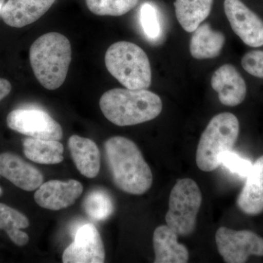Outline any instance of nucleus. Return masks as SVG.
Listing matches in <instances>:
<instances>
[{
	"instance_id": "1",
	"label": "nucleus",
	"mask_w": 263,
	"mask_h": 263,
	"mask_svg": "<svg viewBox=\"0 0 263 263\" xmlns=\"http://www.w3.org/2000/svg\"><path fill=\"white\" fill-rule=\"evenodd\" d=\"M104 148L112 179L119 190L135 195L149 190L153 183L152 170L134 142L114 136L105 141Z\"/></svg>"
},
{
	"instance_id": "2",
	"label": "nucleus",
	"mask_w": 263,
	"mask_h": 263,
	"mask_svg": "<svg viewBox=\"0 0 263 263\" xmlns=\"http://www.w3.org/2000/svg\"><path fill=\"white\" fill-rule=\"evenodd\" d=\"M100 107L105 118L120 127L153 120L162 110L159 95L146 89H113L102 95Z\"/></svg>"
},
{
	"instance_id": "3",
	"label": "nucleus",
	"mask_w": 263,
	"mask_h": 263,
	"mask_svg": "<svg viewBox=\"0 0 263 263\" xmlns=\"http://www.w3.org/2000/svg\"><path fill=\"white\" fill-rule=\"evenodd\" d=\"M72 59L70 41L58 32H48L32 43L29 61L36 79L48 90L65 82Z\"/></svg>"
},
{
	"instance_id": "4",
	"label": "nucleus",
	"mask_w": 263,
	"mask_h": 263,
	"mask_svg": "<svg viewBox=\"0 0 263 263\" xmlns=\"http://www.w3.org/2000/svg\"><path fill=\"white\" fill-rule=\"evenodd\" d=\"M107 70L129 89H147L152 84V69L146 52L127 41L112 44L105 56Z\"/></svg>"
},
{
	"instance_id": "5",
	"label": "nucleus",
	"mask_w": 263,
	"mask_h": 263,
	"mask_svg": "<svg viewBox=\"0 0 263 263\" xmlns=\"http://www.w3.org/2000/svg\"><path fill=\"white\" fill-rule=\"evenodd\" d=\"M239 130V122L234 114L226 112L213 117L197 145L198 168L204 172H211L220 166L221 156L224 152L233 150Z\"/></svg>"
},
{
	"instance_id": "6",
	"label": "nucleus",
	"mask_w": 263,
	"mask_h": 263,
	"mask_svg": "<svg viewBox=\"0 0 263 263\" xmlns=\"http://www.w3.org/2000/svg\"><path fill=\"white\" fill-rule=\"evenodd\" d=\"M202 201L201 191L194 180H178L170 194L168 211L165 215L167 226L179 236L193 234Z\"/></svg>"
},
{
	"instance_id": "7",
	"label": "nucleus",
	"mask_w": 263,
	"mask_h": 263,
	"mask_svg": "<svg viewBox=\"0 0 263 263\" xmlns=\"http://www.w3.org/2000/svg\"><path fill=\"white\" fill-rule=\"evenodd\" d=\"M218 252L224 262L243 263L251 256L263 257V238L250 230H234L221 227L216 230Z\"/></svg>"
},
{
	"instance_id": "8",
	"label": "nucleus",
	"mask_w": 263,
	"mask_h": 263,
	"mask_svg": "<svg viewBox=\"0 0 263 263\" xmlns=\"http://www.w3.org/2000/svg\"><path fill=\"white\" fill-rule=\"evenodd\" d=\"M12 130L39 139L60 141L63 136L61 125L48 113L35 108H18L7 117Z\"/></svg>"
},
{
	"instance_id": "9",
	"label": "nucleus",
	"mask_w": 263,
	"mask_h": 263,
	"mask_svg": "<svg viewBox=\"0 0 263 263\" xmlns=\"http://www.w3.org/2000/svg\"><path fill=\"white\" fill-rule=\"evenodd\" d=\"M105 259L103 240L96 227L90 223L76 230L74 241L62 254L64 263H103Z\"/></svg>"
},
{
	"instance_id": "10",
	"label": "nucleus",
	"mask_w": 263,
	"mask_h": 263,
	"mask_svg": "<svg viewBox=\"0 0 263 263\" xmlns=\"http://www.w3.org/2000/svg\"><path fill=\"white\" fill-rule=\"evenodd\" d=\"M226 15L233 32L250 47L263 46V21L240 0H224Z\"/></svg>"
},
{
	"instance_id": "11",
	"label": "nucleus",
	"mask_w": 263,
	"mask_h": 263,
	"mask_svg": "<svg viewBox=\"0 0 263 263\" xmlns=\"http://www.w3.org/2000/svg\"><path fill=\"white\" fill-rule=\"evenodd\" d=\"M82 183L76 180H51L42 183L34 193L38 205L48 210L58 211L71 206L83 193Z\"/></svg>"
},
{
	"instance_id": "12",
	"label": "nucleus",
	"mask_w": 263,
	"mask_h": 263,
	"mask_svg": "<svg viewBox=\"0 0 263 263\" xmlns=\"http://www.w3.org/2000/svg\"><path fill=\"white\" fill-rule=\"evenodd\" d=\"M0 176L25 191L37 190L43 183L39 170L12 152L0 154Z\"/></svg>"
},
{
	"instance_id": "13",
	"label": "nucleus",
	"mask_w": 263,
	"mask_h": 263,
	"mask_svg": "<svg viewBox=\"0 0 263 263\" xmlns=\"http://www.w3.org/2000/svg\"><path fill=\"white\" fill-rule=\"evenodd\" d=\"M211 84L218 93L219 101L226 106H237L247 96L245 79L234 66L229 64L221 66L214 72Z\"/></svg>"
},
{
	"instance_id": "14",
	"label": "nucleus",
	"mask_w": 263,
	"mask_h": 263,
	"mask_svg": "<svg viewBox=\"0 0 263 263\" xmlns=\"http://www.w3.org/2000/svg\"><path fill=\"white\" fill-rule=\"evenodd\" d=\"M56 0H8L0 14L7 25L22 28L37 22Z\"/></svg>"
},
{
	"instance_id": "15",
	"label": "nucleus",
	"mask_w": 263,
	"mask_h": 263,
	"mask_svg": "<svg viewBox=\"0 0 263 263\" xmlns=\"http://www.w3.org/2000/svg\"><path fill=\"white\" fill-rule=\"evenodd\" d=\"M237 205L247 215H258L263 212V155L252 164Z\"/></svg>"
},
{
	"instance_id": "16",
	"label": "nucleus",
	"mask_w": 263,
	"mask_h": 263,
	"mask_svg": "<svg viewBox=\"0 0 263 263\" xmlns=\"http://www.w3.org/2000/svg\"><path fill=\"white\" fill-rule=\"evenodd\" d=\"M179 235L167 226L157 227L154 232L153 246L155 263H186L189 251L178 242Z\"/></svg>"
},
{
	"instance_id": "17",
	"label": "nucleus",
	"mask_w": 263,
	"mask_h": 263,
	"mask_svg": "<svg viewBox=\"0 0 263 263\" xmlns=\"http://www.w3.org/2000/svg\"><path fill=\"white\" fill-rule=\"evenodd\" d=\"M68 147L79 172L89 179L96 177L100 169V152L95 142L73 135L69 138Z\"/></svg>"
},
{
	"instance_id": "18",
	"label": "nucleus",
	"mask_w": 263,
	"mask_h": 263,
	"mask_svg": "<svg viewBox=\"0 0 263 263\" xmlns=\"http://www.w3.org/2000/svg\"><path fill=\"white\" fill-rule=\"evenodd\" d=\"M224 43L223 33L214 30L209 24H200L192 36L190 53L197 60L216 58L220 54Z\"/></svg>"
},
{
	"instance_id": "19",
	"label": "nucleus",
	"mask_w": 263,
	"mask_h": 263,
	"mask_svg": "<svg viewBox=\"0 0 263 263\" xmlns=\"http://www.w3.org/2000/svg\"><path fill=\"white\" fill-rule=\"evenodd\" d=\"M214 0H176L175 11L180 25L186 32H193L207 18Z\"/></svg>"
},
{
	"instance_id": "20",
	"label": "nucleus",
	"mask_w": 263,
	"mask_h": 263,
	"mask_svg": "<svg viewBox=\"0 0 263 263\" xmlns=\"http://www.w3.org/2000/svg\"><path fill=\"white\" fill-rule=\"evenodd\" d=\"M26 157L38 164H55L64 160V146L59 141L27 138L23 141Z\"/></svg>"
},
{
	"instance_id": "21",
	"label": "nucleus",
	"mask_w": 263,
	"mask_h": 263,
	"mask_svg": "<svg viewBox=\"0 0 263 263\" xmlns=\"http://www.w3.org/2000/svg\"><path fill=\"white\" fill-rule=\"evenodd\" d=\"M28 218L4 203H0V230H4L10 240L19 247L28 243L29 235L22 229L28 228Z\"/></svg>"
},
{
	"instance_id": "22",
	"label": "nucleus",
	"mask_w": 263,
	"mask_h": 263,
	"mask_svg": "<svg viewBox=\"0 0 263 263\" xmlns=\"http://www.w3.org/2000/svg\"><path fill=\"white\" fill-rule=\"evenodd\" d=\"M84 209L91 219L104 221L114 212L113 199L105 190L97 189L90 192L85 197Z\"/></svg>"
},
{
	"instance_id": "23",
	"label": "nucleus",
	"mask_w": 263,
	"mask_h": 263,
	"mask_svg": "<svg viewBox=\"0 0 263 263\" xmlns=\"http://www.w3.org/2000/svg\"><path fill=\"white\" fill-rule=\"evenodd\" d=\"M140 0H86L88 9L95 15L120 16L133 10Z\"/></svg>"
},
{
	"instance_id": "24",
	"label": "nucleus",
	"mask_w": 263,
	"mask_h": 263,
	"mask_svg": "<svg viewBox=\"0 0 263 263\" xmlns=\"http://www.w3.org/2000/svg\"><path fill=\"white\" fill-rule=\"evenodd\" d=\"M143 32L150 41H157L162 33L160 17L155 5L145 3L141 5L139 13Z\"/></svg>"
},
{
	"instance_id": "25",
	"label": "nucleus",
	"mask_w": 263,
	"mask_h": 263,
	"mask_svg": "<svg viewBox=\"0 0 263 263\" xmlns=\"http://www.w3.org/2000/svg\"><path fill=\"white\" fill-rule=\"evenodd\" d=\"M220 164L232 174L245 178L248 176L253 164L250 161L233 152V150L222 154L220 157Z\"/></svg>"
},
{
	"instance_id": "26",
	"label": "nucleus",
	"mask_w": 263,
	"mask_h": 263,
	"mask_svg": "<svg viewBox=\"0 0 263 263\" xmlns=\"http://www.w3.org/2000/svg\"><path fill=\"white\" fill-rule=\"evenodd\" d=\"M241 65L250 75L263 79V51L254 50L246 53L242 58Z\"/></svg>"
},
{
	"instance_id": "27",
	"label": "nucleus",
	"mask_w": 263,
	"mask_h": 263,
	"mask_svg": "<svg viewBox=\"0 0 263 263\" xmlns=\"http://www.w3.org/2000/svg\"><path fill=\"white\" fill-rule=\"evenodd\" d=\"M11 89L12 86L10 81L0 78V101L10 94Z\"/></svg>"
},
{
	"instance_id": "28",
	"label": "nucleus",
	"mask_w": 263,
	"mask_h": 263,
	"mask_svg": "<svg viewBox=\"0 0 263 263\" xmlns=\"http://www.w3.org/2000/svg\"><path fill=\"white\" fill-rule=\"evenodd\" d=\"M5 0H0V12H1L2 8L5 4Z\"/></svg>"
},
{
	"instance_id": "29",
	"label": "nucleus",
	"mask_w": 263,
	"mask_h": 263,
	"mask_svg": "<svg viewBox=\"0 0 263 263\" xmlns=\"http://www.w3.org/2000/svg\"><path fill=\"white\" fill-rule=\"evenodd\" d=\"M2 195H3V190L0 187V196H1Z\"/></svg>"
}]
</instances>
